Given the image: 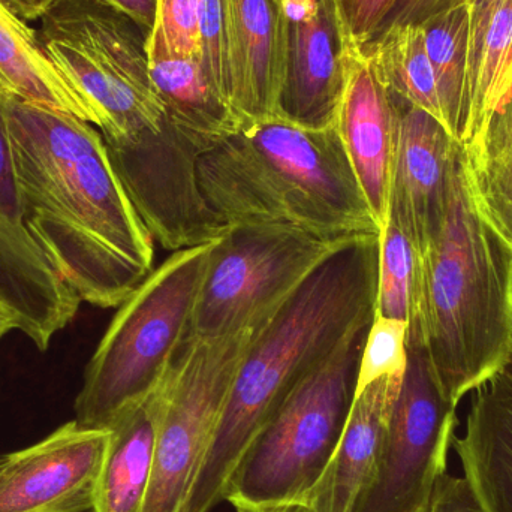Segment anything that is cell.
Listing matches in <instances>:
<instances>
[{
  "label": "cell",
  "mask_w": 512,
  "mask_h": 512,
  "mask_svg": "<svg viewBox=\"0 0 512 512\" xmlns=\"http://www.w3.org/2000/svg\"><path fill=\"white\" fill-rule=\"evenodd\" d=\"M283 2H285V3H286V0H283Z\"/></svg>",
  "instance_id": "cell-36"
},
{
  "label": "cell",
  "mask_w": 512,
  "mask_h": 512,
  "mask_svg": "<svg viewBox=\"0 0 512 512\" xmlns=\"http://www.w3.org/2000/svg\"><path fill=\"white\" fill-rule=\"evenodd\" d=\"M382 83L400 101L426 111L445 128L435 72L421 24H393L364 45ZM447 131V129H445Z\"/></svg>",
  "instance_id": "cell-24"
},
{
  "label": "cell",
  "mask_w": 512,
  "mask_h": 512,
  "mask_svg": "<svg viewBox=\"0 0 512 512\" xmlns=\"http://www.w3.org/2000/svg\"><path fill=\"white\" fill-rule=\"evenodd\" d=\"M378 264L379 236L355 237L256 328L183 512H212L225 502L234 469L289 391L375 316Z\"/></svg>",
  "instance_id": "cell-3"
},
{
  "label": "cell",
  "mask_w": 512,
  "mask_h": 512,
  "mask_svg": "<svg viewBox=\"0 0 512 512\" xmlns=\"http://www.w3.org/2000/svg\"><path fill=\"white\" fill-rule=\"evenodd\" d=\"M261 512H306L303 505H283V507L270 508Z\"/></svg>",
  "instance_id": "cell-35"
},
{
  "label": "cell",
  "mask_w": 512,
  "mask_h": 512,
  "mask_svg": "<svg viewBox=\"0 0 512 512\" xmlns=\"http://www.w3.org/2000/svg\"><path fill=\"white\" fill-rule=\"evenodd\" d=\"M340 39L366 45L376 38L399 0H328Z\"/></svg>",
  "instance_id": "cell-29"
},
{
  "label": "cell",
  "mask_w": 512,
  "mask_h": 512,
  "mask_svg": "<svg viewBox=\"0 0 512 512\" xmlns=\"http://www.w3.org/2000/svg\"><path fill=\"white\" fill-rule=\"evenodd\" d=\"M457 143L435 117L400 101L388 221L408 237L415 254L435 237L444 218L448 167Z\"/></svg>",
  "instance_id": "cell-15"
},
{
  "label": "cell",
  "mask_w": 512,
  "mask_h": 512,
  "mask_svg": "<svg viewBox=\"0 0 512 512\" xmlns=\"http://www.w3.org/2000/svg\"><path fill=\"white\" fill-rule=\"evenodd\" d=\"M230 101L243 126L280 114L291 20L283 0H224Z\"/></svg>",
  "instance_id": "cell-14"
},
{
  "label": "cell",
  "mask_w": 512,
  "mask_h": 512,
  "mask_svg": "<svg viewBox=\"0 0 512 512\" xmlns=\"http://www.w3.org/2000/svg\"><path fill=\"white\" fill-rule=\"evenodd\" d=\"M460 2L463 0H399L385 20L381 32L393 24L421 23L426 18L438 14L442 9Z\"/></svg>",
  "instance_id": "cell-31"
},
{
  "label": "cell",
  "mask_w": 512,
  "mask_h": 512,
  "mask_svg": "<svg viewBox=\"0 0 512 512\" xmlns=\"http://www.w3.org/2000/svg\"><path fill=\"white\" fill-rule=\"evenodd\" d=\"M12 330H14V327H12L11 319L8 318V315H6L2 307H0V340Z\"/></svg>",
  "instance_id": "cell-34"
},
{
  "label": "cell",
  "mask_w": 512,
  "mask_h": 512,
  "mask_svg": "<svg viewBox=\"0 0 512 512\" xmlns=\"http://www.w3.org/2000/svg\"><path fill=\"white\" fill-rule=\"evenodd\" d=\"M256 328L189 337L161 385L162 414L143 512H183Z\"/></svg>",
  "instance_id": "cell-9"
},
{
  "label": "cell",
  "mask_w": 512,
  "mask_h": 512,
  "mask_svg": "<svg viewBox=\"0 0 512 512\" xmlns=\"http://www.w3.org/2000/svg\"><path fill=\"white\" fill-rule=\"evenodd\" d=\"M149 69L171 125L201 155L243 128L201 57H149Z\"/></svg>",
  "instance_id": "cell-20"
},
{
  "label": "cell",
  "mask_w": 512,
  "mask_h": 512,
  "mask_svg": "<svg viewBox=\"0 0 512 512\" xmlns=\"http://www.w3.org/2000/svg\"><path fill=\"white\" fill-rule=\"evenodd\" d=\"M0 92L99 126L95 108L48 56L38 30L0 0Z\"/></svg>",
  "instance_id": "cell-21"
},
{
  "label": "cell",
  "mask_w": 512,
  "mask_h": 512,
  "mask_svg": "<svg viewBox=\"0 0 512 512\" xmlns=\"http://www.w3.org/2000/svg\"><path fill=\"white\" fill-rule=\"evenodd\" d=\"M80 304L27 227L0 93V307L14 330L45 352Z\"/></svg>",
  "instance_id": "cell-11"
},
{
  "label": "cell",
  "mask_w": 512,
  "mask_h": 512,
  "mask_svg": "<svg viewBox=\"0 0 512 512\" xmlns=\"http://www.w3.org/2000/svg\"><path fill=\"white\" fill-rule=\"evenodd\" d=\"M403 376L381 378L355 394L342 436L315 486L303 499L306 512H352L378 466L391 411Z\"/></svg>",
  "instance_id": "cell-17"
},
{
  "label": "cell",
  "mask_w": 512,
  "mask_h": 512,
  "mask_svg": "<svg viewBox=\"0 0 512 512\" xmlns=\"http://www.w3.org/2000/svg\"><path fill=\"white\" fill-rule=\"evenodd\" d=\"M424 512H484L465 477L441 475Z\"/></svg>",
  "instance_id": "cell-30"
},
{
  "label": "cell",
  "mask_w": 512,
  "mask_h": 512,
  "mask_svg": "<svg viewBox=\"0 0 512 512\" xmlns=\"http://www.w3.org/2000/svg\"><path fill=\"white\" fill-rule=\"evenodd\" d=\"M408 366V322L375 315L358 369L357 394L381 378L405 375Z\"/></svg>",
  "instance_id": "cell-28"
},
{
  "label": "cell",
  "mask_w": 512,
  "mask_h": 512,
  "mask_svg": "<svg viewBox=\"0 0 512 512\" xmlns=\"http://www.w3.org/2000/svg\"><path fill=\"white\" fill-rule=\"evenodd\" d=\"M373 318L355 325L268 418L228 481L225 502L234 510L301 505L315 486L351 412Z\"/></svg>",
  "instance_id": "cell-6"
},
{
  "label": "cell",
  "mask_w": 512,
  "mask_h": 512,
  "mask_svg": "<svg viewBox=\"0 0 512 512\" xmlns=\"http://www.w3.org/2000/svg\"><path fill=\"white\" fill-rule=\"evenodd\" d=\"M352 239H319L286 227H227L207 262L192 336L221 337L264 324Z\"/></svg>",
  "instance_id": "cell-8"
},
{
  "label": "cell",
  "mask_w": 512,
  "mask_h": 512,
  "mask_svg": "<svg viewBox=\"0 0 512 512\" xmlns=\"http://www.w3.org/2000/svg\"><path fill=\"white\" fill-rule=\"evenodd\" d=\"M162 414L161 387L108 426L110 441L90 512H143Z\"/></svg>",
  "instance_id": "cell-22"
},
{
  "label": "cell",
  "mask_w": 512,
  "mask_h": 512,
  "mask_svg": "<svg viewBox=\"0 0 512 512\" xmlns=\"http://www.w3.org/2000/svg\"><path fill=\"white\" fill-rule=\"evenodd\" d=\"M291 20L282 110L310 128L334 125L343 89L340 36L328 0H286Z\"/></svg>",
  "instance_id": "cell-16"
},
{
  "label": "cell",
  "mask_w": 512,
  "mask_h": 512,
  "mask_svg": "<svg viewBox=\"0 0 512 512\" xmlns=\"http://www.w3.org/2000/svg\"><path fill=\"white\" fill-rule=\"evenodd\" d=\"M38 33L54 65L95 108L105 144L171 125L150 77L146 39L128 17L96 0H59Z\"/></svg>",
  "instance_id": "cell-7"
},
{
  "label": "cell",
  "mask_w": 512,
  "mask_h": 512,
  "mask_svg": "<svg viewBox=\"0 0 512 512\" xmlns=\"http://www.w3.org/2000/svg\"><path fill=\"white\" fill-rule=\"evenodd\" d=\"M408 345L423 349L454 408L512 352V252L475 207L460 143L448 167L444 218L415 254Z\"/></svg>",
  "instance_id": "cell-2"
},
{
  "label": "cell",
  "mask_w": 512,
  "mask_h": 512,
  "mask_svg": "<svg viewBox=\"0 0 512 512\" xmlns=\"http://www.w3.org/2000/svg\"><path fill=\"white\" fill-rule=\"evenodd\" d=\"M207 206L227 227H286L319 239L379 236L336 125L285 114L246 123L198 159Z\"/></svg>",
  "instance_id": "cell-4"
},
{
  "label": "cell",
  "mask_w": 512,
  "mask_h": 512,
  "mask_svg": "<svg viewBox=\"0 0 512 512\" xmlns=\"http://www.w3.org/2000/svg\"><path fill=\"white\" fill-rule=\"evenodd\" d=\"M484 512H512V352L472 393L465 433L453 447Z\"/></svg>",
  "instance_id": "cell-18"
},
{
  "label": "cell",
  "mask_w": 512,
  "mask_h": 512,
  "mask_svg": "<svg viewBox=\"0 0 512 512\" xmlns=\"http://www.w3.org/2000/svg\"><path fill=\"white\" fill-rule=\"evenodd\" d=\"M2 110L30 233L81 301L119 307L152 273L155 239L101 131L3 93Z\"/></svg>",
  "instance_id": "cell-1"
},
{
  "label": "cell",
  "mask_w": 512,
  "mask_h": 512,
  "mask_svg": "<svg viewBox=\"0 0 512 512\" xmlns=\"http://www.w3.org/2000/svg\"><path fill=\"white\" fill-rule=\"evenodd\" d=\"M15 14L26 21L36 20L47 14L59 0H3Z\"/></svg>",
  "instance_id": "cell-33"
},
{
  "label": "cell",
  "mask_w": 512,
  "mask_h": 512,
  "mask_svg": "<svg viewBox=\"0 0 512 512\" xmlns=\"http://www.w3.org/2000/svg\"><path fill=\"white\" fill-rule=\"evenodd\" d=\"M201 6L203 0H158L147 57H201Z\"/></svg>",
  "instance_id": "cell-27"
},
{
  "label": "cell",
  "mask_w": 512,
  "mask_h": 512,
  "mask_svg": "<svg viewBox=\"0 0 512 512\" xmlns=\"http://www.w3.org/2000/svg\"><path fill=\"white\" fill-rule=\"evenodd\" d=\"M457 408L439 390L423 349L408 345V366L391 411L375 475L352 512H424L447 472Z\"/></svg>",
  "instance_id": "cell-10"
},
{
  "label": "cell",
  "mask_w": 512,
  "mask_h": 512,
  "mask_svg": "<svg viewBox=\"0 0 512 512\" xmlns=\"http://www.w3.org/2000/svg\"><path fill=\"white\" fill-rule=\"evenodd\" d=\"M96 2L110 6L114 11L128 17L138 27L144 39L149 38L155 26L158 0H96Z\"/></svg>",
  "instance_id": "cell-32"
},
{
  "label": "cell",
  "mask_w": 512,
  "mask_h": 512,
  "mask_svg": "<svg viewBox=\"0 0 512 512\" xmlns=\"http://www.w3.org/2000/svg\"><path fill=\"white\" fill-rule=\"evenodd\" d=\"M340 60L343 89L334 125L381 234L390 219L400 101L363 45L340 39Z\"/></svg>",
  "instance_id": "cell-13"
},
{
  "label": "cell",
  "mask_w": 512,
  "mask_h": 512,
  "mask_svg": "<svg viewBox=\"0 0 512 512\" xmlns=\"http://www.w3.org/2000/svg\"><path fill=\"white\" fill-rule=\"evenodd\" d=\"M414 268L415 252L411 242L394 222L388 221L379 234L375 315L409 321Z\"/></svg>",
  "instance_id": "cell-26"
},
{
  "label": "cell",
  "mask_w": 512,
  "mask_h": 512,
  "mask_svg": "<svg viewBox=\"0 0 512 512\" xmlns=\"http://www.w3.org/2000/svg\"><path fill=\"white\" fill-rule=\"evenodd\" d=\"M469 6L462 146L483 132L512 95V0H469Z\"/></svg>",
  "instance_id": "cell-19"
},
{
  "label": "cell",
  "mask_w": 512,
  "mask_h": 512,
  "mask_svg": "<svg viewBox=\"0 0 512 512\" xmlns=\"http://www.w3.org/2000/svg\"><path fill=\"white\" fill-rule=\"evenodd\" d=\"M469 20L471 6L465 0L418 23L426 33V50L435 72L445 129L459 143L465 114Z\"/></svg>",
  "instance_id": "cell-25"
},
{
  "label": "cell",
  "mask_w": 512,
  "mask_h": 512,
  "mask_svg": "<svg viewBox=\"0 0 512 512\" xmlns=\"http://www.w3.org/2000/svg\"><path fill=\"white\" fill-rule=\"evenodd\" d=\"M462 149L475 207L512 252V95Z\"/></svg>",
  "instance_id": "cell-23"
},
{
  "label": "cell",
  "mask_w": 512,
  "mask_h": 512,
  "mask_svg": "<svg viewBox=\"0 0 512 512\" xmlns=\"http://www.w3.org/2000/svg\"><path fill=\"white\" fill-rule=\"evenodd\" d=\"M216 240L173 252L117 307L75 399L80 426L108 429L122 412L161 387L191 337Z\"/></svg>",
  "instance_id": "cell-5"
},
{
  "label": "cell",
  "mask_w": 512,
  "mask_h": 512,
  "mask_svg": "<svg viewBox=\"0 0 512 512\" xmlns=\"http://www.w3.org/2000/svg\"><path fill=\"white\" fill-rule=\"evenodd\" d=\"M110 430L69 421L0 460V512L92 511Z\"/></svg>",
  "instance_id": "cell-12"
}]
</instances>
